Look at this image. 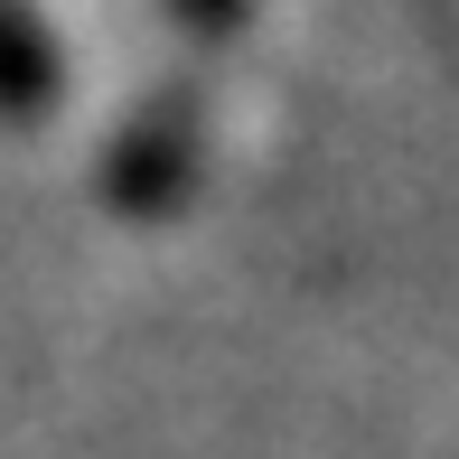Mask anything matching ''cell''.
Returning a JSON list of instances; mask_svg holds the SVG:
<instances>
[{"label":"cell","instance_id":"1","mask_svg":"<svg viewBox=\"0 0 459 459\" xmlns=\"http://www.w3.org/2000/svg\"><path fill=\"white\" fill-rule=\"evenodd\" d=\"M206 141H216L206 75H160V85L122 113L113 151H103V206H113L122 225L187 216V197H197V178H206Z\"/></svg>","mask_w":459,"mask_h":459},{"label":"cell","instance_id":"2","mask_svg":"<svg viewBox=\"0 0 459 459\" xmlns=\"http://www.w3.org/2000/svg\"><path fill=\"white\" fill-rule=\"evenodd\" d=\"M66 94V48H56L38 0H0V122H48Z\"/></svg>","mask_w":459,"mask_h":459},{"label":"cell","instance_id":"3","mask_svg":"<svg viewBox=\"0 0 459 459\" xmlns=\"http://www.w3.org/2000/svg\"><path fill=\"white\" fill-rule=\"evenodd\" d=\"M160 10L178 19L187 48H235V38L254 29V0H160Z\"/></svg>","mask_w":459,"mask_h":459}]
</instances>
